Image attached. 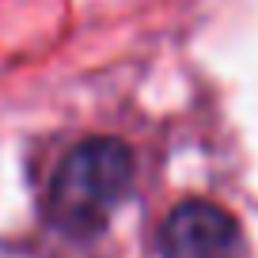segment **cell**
<instances>
[{"label": "cell", "mask_w": 258, "mask_h": 258, "mask_svg": "<svg viewBox=\"0 0 258 258\" xmlns=\"http://www.w3.org/2000/svg\"><path fill=\"white\" fill-rule=\"evenodd\" d=\"M133 152L114 137H88L61 156L46 186V217L61 235L88 239L106 228L133 186Z\"/></svg>", "instance_id": "obj_1"}, {"label": "cell", "mask_w": 258, "mask_h": 258, "mask_svg": "<svg viewBox=\"0 0 258 258\" xmlns=\"http://www.w3.org/2000/svg\"><path fill=\"white\" fill-rule=\"evenodd\" d=\"M163 258H247L243 232L232 213L213 202H178L160 224Z\"/></svg>", "instance_id": "obj_2"}]
</instances>
